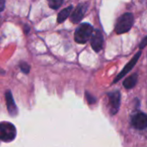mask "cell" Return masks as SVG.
Wrapping results in <instances>:
<instances>
[{
  "instance_id": "1",
  "label": "cell",
  "mask_w": 147,
  "mask_h": 147,
  "mask_svg": "<svg viewBox=\"0 0 147 147\" xmlns=\"http://www.w3.org/2000/svg\"><path fill=\"white\" fill-rule=\"evenodd\" d=\"M134 22V18L133 14L131 13H125L121 16L116 22L115 25V32L118 34H121L124 33L128 32L131 28L133 27Z\"/></svg>"
},
{
  "instance_id": "2",
  "label": "cell",
  "mask_w": 147,
  "mask_h": 147,
  "mask_svg": "<svg viewBox=\"0 0 147 147\" xmlns=\"http://www.w3.org/2000/svg\"><path fill=\"white\" fill-rule=\"evenodd\" d=\"M92 33L93 27L90 23H82L75 31L74 40L77 43L84 44L91 38Z\"/></svg>"
},
{
  "instance_id": "3",
  "label": "cell",
  "mask_w": 147,
  "mask_h": 147,
  "mask_svg": "<svg viewBox=\"0 0 147 147\" xmlns=\"http://www.w3.org/2000/svg\"><path fill=\"white\" fill-rule=\"evenodd\" d=\"M16 134V127L13 124L6 121L0 122V140L4 142L12 141Z\"/></svg>"
},
{
  "instance_id": "4",
  "label": "cell",
  "mask_w": 147,
  "mask_h": 147,
  "mask_svg": "<svg viewBox=\"0 0 147 147\" xmlns=\"http://www.w3.org/2000/svg\"><path fill=\"white\" fill-rule=\"evenodd\" d=\"M140 55H141V51H139V52L134 56V58L127 64V65H125V67L122 69V71L118 74V76H117V77L115 78V79L114 80V83H117L120 79H121L124 76H126V75H127V74L134 67V65H135L136 63L138 62V60H139Z\"/></svg>"
},
{
  "instance_id": "5",
  "label": "cell",
  "mask_w": 147,
  "mask_h": 147,
  "mask_svg": "<svg viewBox=\"0 0 147 147\" xmlns=\"http://www.w3.org/2000/svg\"><path fill=\"white\" fill-rule=\"evenodd\" d=\"M132 124L137 129H145L147 127V115L139 112L132 118Z\"/></svg>"
},
{
  "instance_id": "6",
  "label": "cell",
  "mask_w": 147,
  "mask_h": 147,
  "mask_svg": "<svg viewBox=\"0 0 147 147\" xmlns=\"http://www.w3.org/2000/svg\"><path fill=\"white\" fill-rule=\"evenodd\" d=\"M87 9L88 7L85 3L78 4L71 16V21L73 23H78L84 17Z\"/></svg>"
},
{
  "instance_id": "7",
  "label": "cell",
  "mask_w": 147,
  "mask_h": 147,
  "mask_svg": "<svg viewBox=\"0 0 147 147\" xmlns=\"http://www.w3.org/2000/svg\"><path fill=\"white\" fill-rule=\"evenodd\" d=\"M109 97L110 106L112 109L111 113L112 115H115L117 111L119 110L120 104H121V93L118 90L111 92L109 94Z\"/></svg>"
},
{
  "instance_id": "8",
  "label": "cell",
  "mask_w": 147,
  "mask_h": 147,
  "mask_svg": "<svg viewBox=\"0 0 147 147\" xmlns=\"http://www.w3.org/2000/svg\"><path fill=\"white\" fill-rule=\"evenodd\" d=\"M90 44L92 48L95 52H99L102 48L103 45V36L102 33L98 30L96 31V33L91 36L90 39Z\"/></svg>"
},
{
  "instance_id": "9",
  "label": "cell",
  "mask_w": 147,
  "mask_h": 147,
  "mask_svg": "<svg viewBox=\"0 0 147 147\" xmlns=\"http://www.w3.org/2000/svg\"><path fill=\"white\" fill-rule=\"evenodd\" d=\"M5 99H6V104L8 108V111L11 115H16L17 113V108L16 106V103L14 102L13 96L11 95V92L8 90L5 93Z\"/></svg>"
},
{
  "instance_id": "10",
  "label": "cell",
  "mask_w": 147,
  "mask_h": 147,
  "mask_svg": "<svg viewBox=\"0 0 147 147\" xmlns=\"http://www.w3.org/2000/svg\"><path fill=\"white\" fill-rule=\"evenodd\" d=\"M71 10H72V6H69V7H67V8L62 9V10L59 13V15H58V17H57L58 22H59V23L64 22L68 18V16L71 15Z\"/></svg>"
},
{
  "instance_id": "11",
  "label": "cell",
  "mask_w": 147,
  "mask_h": 147,
  "mask_svg": "<svg viewBox=\"0 0 147 147\" xmlns=\"http://www.w3.org/2000/svg\"><path fill=\"white\" fill-rule=\"evenodd\" d=\"M137 80H138V74H134L128 78H127L124 82H123V85L126 89H132L135 86L136 83H137Z\"/></svg>"
},
{
  "instance_id": "12",
  "label": "cell",
  "mask_w": 147,
  "mask_h": 147,
  "mask_svg": "<svg viewBox=\"0 0 147 147\" xmlns=\"http://www.w3.org/2000/svg\"><path fill=\"white\" fill-rule=\"evenodd\" d=\"M47 3L51 9H57L63 3V0H47Z\"/></svg>"
},
{
  "instance_id": "13",
  "label": "cell",
  "mask_w": 147,
  "mask_h": 147,
  "mask_svg": "<svg viewBox=\"0 0 147 147\" xmlns=\"http://www.w3.org/2000/svg\"><path fill=\"white\" fill-rule=\"evenodd\" d=\"M20 69H21V71H22L23 73L28 74V73L29 72V71H30V66H29V65H28L27 63L22 62V63H20Z\"/></svg>"
},
{
  "instance_id": "14",
  "label": "cell",
  "mask_w": 147,
  "mask_h": 147,
  "mask_svg": "<svg viewBox=\"0 0 147 147\" xmlns=\"http://www.w3.org/2000/svg\"><path fill=\"white\" fill-rule=\"evenodd\" d=\"M85 96H86V99H87V101H88L89 103L92 104V103H95L96 102V98L92 95H90L89 92H85Z\"/></svg>"
},
{
  "instance_id": "15",
  "label": "cell",
  "mask_w": 147,
  "mask_h": 147,
  "mask_svg": "<svg viewBox=\"0 0 147 147\" xmlns=\"http://www.w3.org/2000/svg\"><path fill=\"white\" fill-rule=\"evenodd\" d=\"M147 45V36L146 38H144L143 40H142V41H141V43L140 44V48H144Z\"/></svg>"
},
{
  "instance_id": "16",
  "label": "cell",
  "mask_w": 147,
  "mask_h": 147,
  "mask_svg": "<svg viewBox=\"0 0 147 147\" xmlns=\"http://www.w3.org/2000/svg\"><path fill=\"white\" fill-rule=\"evenodd\" d=\"M4 4H5V1L4 0H0V13L3 10Z\"/></svg>"
},
{
  "instance_id": "17",
  "label": "cell",
  "mask_w": 147,
  "mask_h": 147,
  "mask_svg": "<svg viewBox=\"0 0 147 147\" xmlns=\"http://www.w3.org/2000/svg\"><path fill=\"white\" fill-rule=\"evenodd\" d=\"M28 31H29V28H28V26H25V33H26V34H28Z\"/></svg>"
}]
</instances>
